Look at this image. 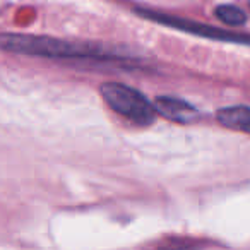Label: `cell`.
Returning a JSON list of instances; mask_svg holds the SVG:
<instances>
[{"mask_svg": "<svg viewBox=\"0 0 250 250\" xmlns=\"http://www.w3.org/2000/svg\"><path fill=\"white\" fill-rule=\"evenodd\" d=\"M0 50L45 59H110L113 52L96 43H79L50 36L0 33Z\"/></svg>", "mask_w": 250, "mask_h": 250, "instance_id": "1", "label": "cell"}, {"mask_svg": "<svg viewBox=\"0 0 250 250\" xmlns=\"http://www.w3.org/2000/svg\"><path fill=\"white\" fill-rule=\"evenodd\" d=\"M154 108H156V113L163 115L168 120L178 122V124H192L201 118L197 108L180 98L158 96L154 101Z\"/></svg>", "mask_w": 250, "mask_h": 250, "instance_id": "4", "label": "cell"}, {"mask_svg": "<svg viewBox=\"0 0 250 250\" xmlns=\"http://www.w3.org/2000/svg\"><path fill=\"white\" fill-rule=\"evenodd\" d=\"M101 96L113 111L122 117L129 118L137 125H151L156 120V108L154 104L134 87L120 83H104L100 87Z\"/></svg>", "mask_w": 250, "mask_h": 250, "instance_id": "2", "label": "cell"}, {"mask_svg": "<svg viewBox=\"0 0 250 250\" xmlns=\"http://www.w3.org/2000/svg\"><path fill=\"white\" fill-rule=\"evenodd\" d=\"M136 14L144 19H149V21L160 22V24L170 26V28H175V29H180V31L192 33V35H195V36H202V38L250 45L249 35L223 31V29H218V28H214V26H206V24H201V22L188 21V19H184V18H175V16H168V14H163V12L151 11V9H136Z\"/></svg>", "mask_w": 250, "mask_h": 250, "instance_id": "3", "label": "cell"}, {"mask_svg": "<svg viewBox=\"0 0 250 250\" xmlns=\"http://www.w3.org/2000/svg\"><path fill=\"white\" fill-rule=\"evenodd\" d=\"M216 18L228 26H243L247 22V14L236 5H219L214 11Z\"/></svg>", "mask_w": 250, "mask_h": 250, "instance_id": "6", "label": "cell"}, {"mask_svg": "<svg viewBox=\"0 0 250 250\" xmlns=\"http://www.w3.org/2000/svg\"><path fill=\"white\" fill-rule=\"evenodd\" d=\"M216 118L221 125L233 130L250 134V106H228L216 111Z\"/></svg>", "mask_w": 250, "mask_h": 250, "instance_id": "5", "label": "cell"}]
</instances>
